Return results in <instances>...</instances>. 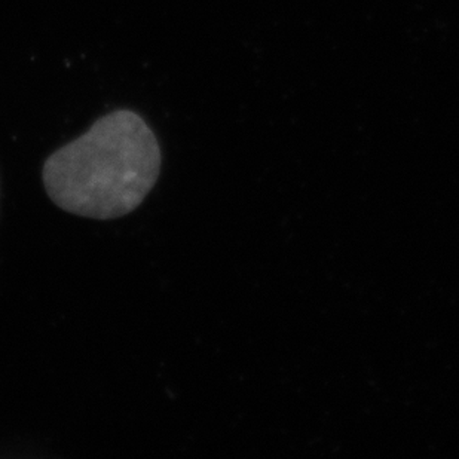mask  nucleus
Listing matches in <instances>:
<instances>
[{
    "instance_id": "obj_1",
    "label": "nucleus",
    "mask_w": 459,
    "mask_h": 459,
    "mask_svg": "<svg viewBox=\"0 0 459 459\" xmlns=\"http://www.w3.org/2000/svg\"><path fill=\"white\" fill-rule=\"evenodd\" d=\"M160 143L139 113L119 108L56 149L42 169L45 191L61 210L112 221L140 207L160 174Z\"/></svg>"
}]
</instances>
